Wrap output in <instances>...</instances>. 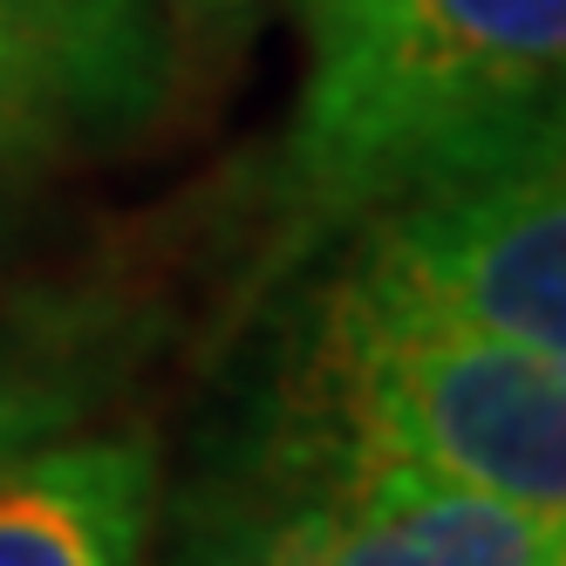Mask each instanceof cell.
<instances>
[{
    "label": "cell",
    "instance_id": "cell-8",
    "mask_svg": "<svg viewBox=\"0 0 566 566\" xmlns=\"http://www.w3.org/2000/svg\"><path fill=\"white\" fill-rule=\"evenodd\" d=\"M165 8H171V34L191 55H219V49L247 42L253 21L273 8V0H165Z\"/></svg>",
    "mask_w": 566,
    "mask_h": 566
},
{
    "label": "cell",
    "instance_id": "cell-5",
    "mask_svg": "<svg viewBox=\"0 0 566 566\" xmlns=\"http://www.w3.org/2000/svg\"><path fill=\"white\" fill-rule=\"evenodd\" d=\"M171 49L165 0H0V212L69 157L150 130Z\"/></svg>",
    "mask_w": 566,
    "mask_h": 566
},
{
    "label": "cell",
    "instance_id": "cell-3",
    "mask_svg": "<svg viewBox=\"0 0 566 566\" xmlns=\"http://www.w3.org/2000/svg\"><path fill=\"white\" fill-rule=\"evenodd\" d=\"M328 273L389 307L566 361V144L539 130L369 212Z\"/></svg>",
    "mask_w": 566,
    "mask_h": 566
},
{
    "label": "cell",
    "instance_id": "cell-2",
    "mask_svg": "<svg viewBox=\"0 0 566 566\" xmlns=\"http://www.w3.org/2000/svg\"><path fill=\"white\" fill-rule=\"evenodd\" d=\"M273 464H376L566 518V361L321 273L273 369Z\"/></svg>",
    "mask_w": 566,
    "mask_h": 566
},
{
    "label": "cell",
    "instance_id": "cell-7",
    "mask_svg": "<svg viewBox=\"0 0 566 566\" xmlns=\"http://www.w3.org/2000/svg\"><path fill=\"white\" fill-rule=\"evenodd\" d=\"M124 369V342L96 307L0 314V458L83 430Z\"/></svg>",
    "mask_w": 566,
    "mask_h": 566
},
{
    "label": "cell",
    "instance_id": "cell-6",
    "mask_svg": "<svg viewBox=\"0 0 566 566\" xmlns=\"http://www.w3.org/2000/svg\"><path fill=\"white\" fill-rule=\"evenodd\" d=\"M157 451L137 430H62L0 458V566H144Z\"/></svg>",
    "mask_w": 566,
    "mask_h": 566
},
{
    "label": "cell",
    "instance_id": "cell-4",
    "mask_svg": "<svg viewBox=\"0 0 566 566\" xmlns=\"http://www.w3.org/2000/svg\"><path fill=\"white\" fill-rule=\"evenodd\" d=\"M206 566H566V518L376 464H273Z\"/></svg>",
    "mask_w": 566,
    "mask_h": 566
},
{
    "label": "cell",
    "instance_id": "cell-1",
    "mask_svg": "<svg viewBox=\"0 0 566 566\" xmlns=\"http://www.w3.org/2000/svg\"><path fill=\"white\" fill-rule=\"evenodd\" d=\"M301 83L260 171V280L402 191L559 130L566 0H294Z\"/></svg>",
    "mask_w": 566,
    "mask_h": 566
}]
</instances>
